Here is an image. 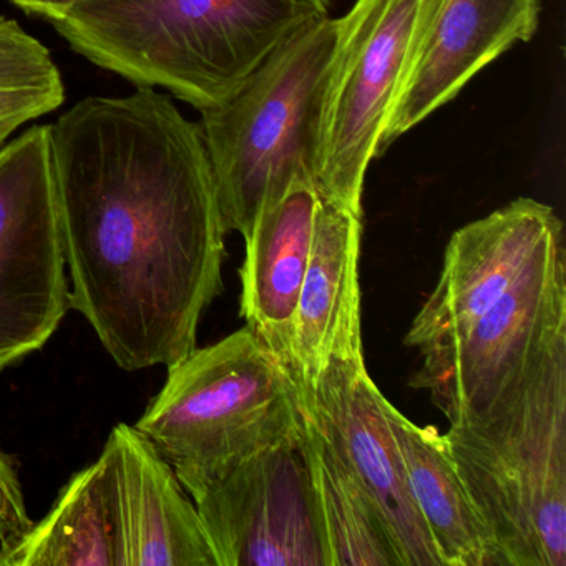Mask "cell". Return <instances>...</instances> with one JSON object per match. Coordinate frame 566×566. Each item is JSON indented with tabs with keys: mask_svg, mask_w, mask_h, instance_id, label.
Masks as SVG:
<instances>
[{
	"mask_svg": "<svg viewBox=\"0 0 566 566\" xmlns=\"http://www.w3.org/2000/svg\"><path fill=\"white\" fill-rule=\"evenodd\" d=\"M384 412L399 443L407 480L443 566H503L489 526L473 503L446 436L419 427L389 400Z\"/></svg>",
	"mask_w": 566,
	"mask_h": 566,
	"instance_id": "16",
	"label": "cell"
},
{
	"mask_svg": "<svg viewBox=\"0 0 566 566\" xmlns=\"http://www.w3.org/2000/svg\"><path fill=\"white\" fill-rule=\"evenodd\" d=\"M319 195L296 184L264 208L240 268V316L293 377V326L313 250ZM294 380V379H293Z\"/></svg>",
	"mask_w": 566,
	"mask_h": 566,
	"instance_id": "15",
	"label": "cell"
},
{
	"mask_svg": "<svg viewBox=\"0 0 566 566\" xmlns=\"http://www.w3.org/2000/svg\"><path fill=\"white\" fill-rule=\"evenodd\" d=\"M384 394L364 357L333 360L304 412L313 417L386 522L403 566H443L417 510Z\"/></svg>",
	"mask_w": 566,
	"mask_h": 566,
	"instance_id": "11",
	"label": "cell"
},
{
	"mask_svg": "<svg viewBox=\"0 0 566 566\" xmlns=\"http://www.w3.org/2000/svg\"><path fill=\"white\" fill-rule=\"evenodd\" d=\"M340 19H314L230 97L201 112L224 230L250 240L264 208L293 185L316 188L324 95Z\"/></svg>",
	"mask_w": 566,
	"mask_h": 566,
	"instance_id": "3",
	"label": "cell"
},
{
	"mask_svg": "<svg viewBox=\"0 0 566 566\" xmlns=\"http://www.w3.org/2000/svg\"><path fill=\"white\" fill-rule=\"evenodd\" d=\"M437 0H356L340 18L323 120L316 191L363 214L367 168Z\"/></svg>",
	"mask_w": 566,
	"mask_h": 566,
	"instance_id": "6",
	"label": "cell"
},
{
	"mask_svg": "<svg viewBox=\"0 0 566 566\" xmlns=\"http://www.w3.org/2000/svg\"><path fill=\"white\" fill-rule=\"evenodd\" d=\"M0 566H122L117 510L102 452L72 476L42 522L0 546Z\"/></svg>",
	"mask_w": 566,
	"mask_h": 566,
	"instance_id": "17",
	"label": "cell"
},
{
	"mask_svg": "<svg viewBox=\"0 0 566 566\" xmlns=\"http://www.w3.org/2000/svg\"><path fill=\"white\" fill-rule=\"evenodd\" d=\"M51 125L0 148V370L41 350L71 310Z\"/></svg>",
	"mask_w": 566,
	"mask_h": 566,
	"instance_id": "8",
	"label": "cell"
},
{
	"mask_svg": "<svg viewBox=\"0 0 566 566\" xmlns=\"http://www.w3.org/2000/svg\"><path fill=\"white\" fill-rule=\"evenodd\" d=\"M324 15L327 0H84L52 25L92 64L205 111Z\"/></svg>",
	"mask_w": 566,
	"mask_h": 566,
	"instance_id": "2",
	"label": "cell"
},
{
	"mask_svg": "<svg viewBox=\"0 0 566 566\" xmlns=\"http://www.w3.org/2000/svg\"><path fill=\"white\" fill-rule=\"evenodd\" d=\"M32 525L21 480L11 459L0 450V546L18 542Z\"/></svg>",
	"mask_w": 566,
	"mask_h": 566,
	"instance_id": "20",
	"label": "cell"
},
{
	"mask_svg": "<svg viewBox=\"0 0 566 566\" xmlns=\"http://www.w3.org/2000/svg\"><path fill=\"white\" fill-rule=\"evenodd\" d=\"M15 8L49 22L59 21L84 0H11Z\"/></svg>",
	"mask_w": 566,
	"mask_h": 566,
	"instance_id": "21",
	"label": "cell"
},
{
	"mask_svg": "<svg viewBox=\"0 0 566 566\" xmlns=\"http://www.w3.org/2000/svg\"><path fill=\"white\" fill-rule=\"evenodd\" d=\"M562 238L558 214L532 198H516L457 230L443 253L439 281L406 334V346L426 356L462 336Z\"/></svg>",
	"mask_w": 566,
	"mask_h": 566,
	"instance_id": "10",
	"label": "cell"
},
{
	"mask_svg": "<svg viewBox=\"0 0 566 566\" xmlns=\"http://www.w3.org/2000/svg\"><path fill=\"white\" fill-rule=\"evenodd\" d=\"M443 436L503 566H566V339L486 419Z\"/></svg>",
	"mask_w": 566,
	"mask_h": 566,
	"instance_id": "4",
	"label": "cell"
},
{
	"mask_svg": "<svg viewBox=\"0 0 566 566\" xmlns=\"http://www.w3.org/2000/svg\"><path fill=\"white\" fill-rule=\"evenodd\" d=\"M64 102V81L51 51L14 19L0 18V148Z\"/></svg>",
	"mask_w": 566,
	"mask_h": 566,
	"instance_id": "19",
	"label": "cell"
},
{
	"mask_svg": "<svg viewBox=\"0 0 566 566\" xmlns=\"http://www.w3.org/2000/svg\"><path fill=\"white\" fill-rule=\"evenodd\" d=\"M191 500L218 566H327L300 433L258 450Z\"/></svg>",
	"mask_w": 566,
	"mask_h": 566,
	"instance_id": "9",
	"label": "cell"
},
{
	"mask_svg": "<svg viewBox=\"0 0 566 566\" xmlns=\"http://www.w3.org/2000/svg\"><path fill=\"white\" fill-rule=\"evenodd\" d=\"M562 339H566L563 238L462 336L422 356V366L409 384L430 394L450 426L482 422Z\"/></svg>",
	"mask_w": 566,
	"mask_h": 566,
	"instance_id": "7",
	"label": "cell"
},
{
	"mask_svg": "<svg viewBox=\"0 0 566 566\" xmlns=\"http://www.w3.org/2000/svg\"><path fill=\"white\" fill-rule=\"evenodd\" d=\"M303 419L293 377L244 326L168 367L134 427L193 499L258 450L297 436Z\"/></svg>",
	"mask_w": 566,
	"mask_h": 566,
	"instance_id": "5",
	"label": "cell"
},
{
	"mask_svg": "<svg viewBox=\"0 0 566 566\" xmlns=\"http://www.w3.org/2000/svg\"><path fill=\"white\" fill-rule=\"evenodd\" d=\"M360 234L363 214L319 197L313 250L293 326V379L303 412L329 363L364 357Z\"/></svg>",
	"mask_w": 566,
	"mask_h": 566,
	"instance_id": "14",
	"label": "cell"
},
{
	"mask_svg": "<svg viewBox=\"0 0 566 566\" xmlns=\"http://www.w3.org/2000/svg\"><path fill=\"white\" fill-rule=\"evenodd\" d=\"M71 310L124 370L174 366L223 293L224 230L200 125L150 87L51 125Z\"/></svg>",
	"mask_w": 566,
	"mask_h": 566,
	"instance_id": "1",
	"label": "cell"
},
{
	"mask_svg": "<svg viewBox=\"0 0 566 566\" xmlns=\"http://www.w3.org/2000/svg\"><path fill=\"white\" fill-rule=\"evenodd\" d=\"M539 0H437L380 138L394 140L457 97L486 65L538 28Z\"/></svg>",
	"mask_w": 566,
	"mask_h": 566,
	"instance_id": "12",
	"label": "cell"
},
{
	"mask_svg": "<svg viewBox=\"0 0 566 566\" xmlns=\"http://www.w3.org/2000/svg\"><path fill=\"white\" fill-rule=\"evenodd\" d=\"M300 446L310 472L327 566H403L366 490L306 412Z\"/></svg>",
	"mask_w": 566,
	"mask_h": 566,
	"instance_id": "18",
	"label": "cell"
},
{
	"mask_svg": "<svg viewBox=\"0 0 566 566\" xmlns=\"http://www.w3.org/2000/svg\"><path fill=\"white\" fill-rule=\"evenodd\" d=\"M104 453L122 566H218L193 500L170 463L134 426H115Z\"/></svg>",
	"mask_w": 566,
	"mask_h": 566,
	"instance_id": "13",
	"label": "cell"
}]
</instances>
